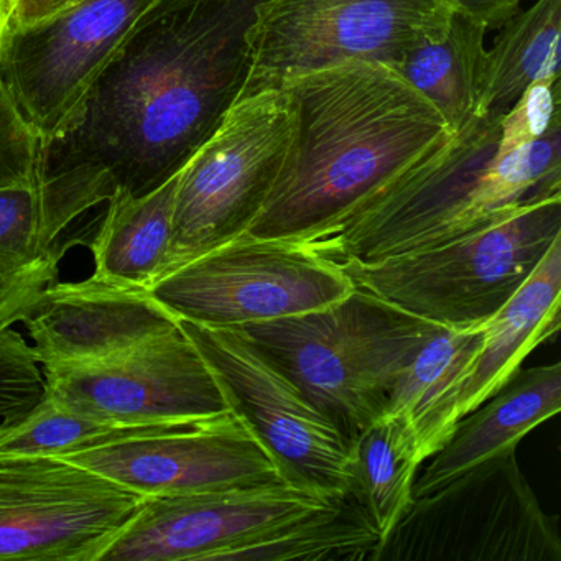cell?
<instances>
[{
	"label": "cell",
	"mask_w": 561,
	"mask_h": 561,
	"mask_svg": "<svg viewBox=\"0 0 561 561\" xmlns=\"http://www.w3.org/2000/svg\"><path fill=\"white\" fill-rule=\"evenodd\" d=\"M502 117L476 113L330 238L311 242L343 262H373L451 241L511 209L561 196L528 147H501Z\"/></svg>",
	"instance_id": "3957f363"
},
{
	"label": "cell",
	"mask_w": 561,
	"mask_h": 561,
	"mask_svg": "<svg viewBox=\"0 0 561 561\" xmlns=\"http://www.w3.org/2000/svg\"><path fill=\"white\" fill-rule=\"evenodd\" d=\"M280 90L290 139L249 228L254 238H330L451 137L433 104L386 65L346 61L291 78Z\"/></svg>",
	"instance_id": "7a4b0ae2"
},
{
	"label": "cell",
	"mask_w": 561,
	"mask_h": 561,
	"mask_svg": "<svg viewBox=\"0 0 561 561\" xmlns=\"http://www.w3.org/2000/svg\"><path fill=\"white\" fill-rule=\"evenodd\" d=\"M12 19V0H0V44Z\"/></svg>",
	"instance_id": "4dcf8cb0"
},
{
	"label": "cell",
	"mask_w": 561,
	"mask_h": 561,
	"mask_svg": "<svg viewBox=\"0 0 561 561\" xmlns=\"http://www.w3.org/2000/svg\"><path fill=\"white\" fill-rule=\"evenodd\" d=\"M353 494L380 538V547L413 502L419 442L407 416L386 413L351 439Z\"/></svg>",
	"instance_id": "44dd1931"
},
{
	"label": "cell",
	"mask_w": 561,
	"mask_h": 561,
	"mask_svg": "<svg viewBox=\"0 0 561 561\" xmlns=\"http://www.w3.org/2000/svg\"><path fill=\"white\" fill-rule=\"evenodd\" d=\"M45 374L31 344L12 327H0V423L12 422L37 405Z\"/></svg>",
	"instance_id": "484cf974"
},
{
	"label": "cell",
	"mask_w": 561,
	"mask_h": 561,
	"mask_svg": "<svg viewBox=\"0 0 561 561\" xmlns=\"http://www.w3.org/2000/svg\"><path fill=\"white\" fill-rule=\"evenodd\" d=\"M561 238V196L504 213L451 241L373 262H343L354 287L453 331L484 327Z\"/></svg>",
	"instance_id": "5b68a950"
},
{
	"label": "cell",
	"mask_w": 561,
	"mask_h": 561,
	"mask_svg": "<svg viewBox=\"0 0 561 561\" xmlns=\"http://www.w3.org/2000/svg\"><path fill=\"white\" fill-rule=\"evenodd\" d=\"M58 259L27 271L0 268V327L24 321L48 285L57 282Z\"/></svg>",
	"instance_id": "83f0119b"
},
{
	"label": "cell",
	"mask_w": 561,
	"mask_h": 561,
	"mask_svg": "<svg viewBox=\"0 0 561 561\" xmlns=\"http://www.w3.org/2000/svg\"><path fill=\"white\" fill-rule=\"evenodd\" d=\"M501 28L485 50L478 111L505 116L528 87L560 78L561 0H537Z\"/></svg>",
	"instance_id": "7402d4cb"
},
{
	"label": "cell",
	"mask_w": 561,
	"mask_h": 561,
	"mask_svg": "<svg viewBox=\"0 0 561 561\" xmlns=\"http://www.w3.org/2000/svg\"><path fill=\"white\" fill-rule=\"evenodd\" d=\"M561 238L517 294L485 323L484 341L453 393V425L497 392L531 351L560 333Z\"/></svg>",
	"instance_id": "ac0fdd59"
},
{
	"label": "cell",
	"mask_w": 561,
	"mask_h": 561,
	"mask_svg": "<svg viewBox=\"0 0 561 561\" xmlns=\"http://www.w3.org/2000/svg\"><path fill=\"white\" fill-rule=\"evenodd\" d=\"M484 333L485 324L466 331L439 328L405 367L390 393L387 413L410 420L423 461L435 455L451 433L453 393L482 346Z\"/></svg>",
	"instance_id": "ffe728a7"
},
{
	"label": "cell",
	"mask_w": 561,
	"mask_h": 561,
	"mask_svg": "<svg viewBox=\"0 0 561 561\" xmlns=\"http://www.w3.org/2000/svg\"><path fill=\"white\" fill-rule=\"evenodd\" d=\"M561 410V364L518 369L497 392L453 425L445 445L416 474L413 499L425 497L508 451Z\"/></svg>",
	"instance_id": "e0dca14e"
},
{
	"label": "cell",
	"mask_w": 561,
	"mask_h": 561,
	"mask_svg": "<svg viewBox=\"0 0 561 561\" xmlns=\"http://www.w3.org/2000/svg\"><path fill=\"white\" fill-rule=\"evenodd\" d=\"M179 175L144 196L114 193L91 242L94 277L150 288L159 277L172 234Z\"/></svg>",
	"instance_id": "d6986e66"
},
{
	"label": "cell",
	"mask_w": 561,
	"mask_h": 561,
	"mask_svg": "<svg viewBox=\"0 0 561 561\" xmlns=\"http://www.w3.org/2000/svg\"><path fill=\"white\" fill-rule=\"evenodd\" d=\"M288 139L284 91L241 98L229 110L179 173L172 234L157 280L249 231L277 182Z\"/></svg>",
	"instance_id": "8992f818"
},
{
	"label": "cell",
	"mask_w": 561,
	"mask_h": 561,
	"mask_svg": "<svg viewBox=\"0 0 561 561\" xmlns=\"http://www.w3.org/2000/svg\"><path fill=\"white\" fill-rule=\"evenodd\" d=\"M48 244L35 182L0 188V268L27 271L44 262L60 261Z\"/></svg>",
	"instance_id": "d4e9b609"
},
{
	"label": "cell",
	"mask_w": 561,
	"mask_h": 561,
	"mask_svg": "<svg viewBox=\"0 0 561 561\" xmlns=\"http://www.w3.org/2000/svg\"><path fill=\"white\" fill-rule=\"evenodd\" d=\"M64 459L144 497L287 482L271 453L232 412L159 435L117 439Z\"/></svg>",
	"instance_id": "9a60e30c"
},
{
	"label": "cell",
	"mask_w": 561,
	"mask_h": 561,
	"mask_svg": "<svg viewBox=\"0 0 561 561\" xmlns=\"http://www.w3.org/2000/svg\"><path fill=\"white\" fill-rule=\"evenodd\" d=\"M190 423L126 426L100 422L42 397L12 422L0 423V455L64 456L133 436L159 435Z\"/></svg>",
	"instance_id": "cb8c5ba5"
},
{
	"label": "cell",
	"mask_w": 561,
	"mask_h": 561,
	"mask_svg": "<svg viewBox=\"0 0 561 561\" xmlns=\"http://www.w3.org/2000/svg\"><path fill=\"white\" fill-rule=\"evenodd\" d=\"M265 0H157L64 126L38 140L48 244L114 193L144 196L182 172L241 100Z\"/></svg>",
	"instance_id": "6da1fadb"
},
{
	"label": "cell",
	"mask_w": 561,
	"mask_h": 561,
	"mask_svg": "<svg viewBox=\"0 0 561 561\" xmlns=\"http://www.w3.org/2000/svg\"><path fill=\"white\" fill-rule=\"evenodd\" d=\"M453 11L461 12L474 19L485 28H501L508 19L514 18L522 0H443Z\"/></svg>",
	"instance_id": "f1b7e54d"
},
{
	"label": "cell",
	"mask_w": 561,
	"mask_h": 561,
	"mask_svg": "<svg viewBox=\"0 0 561 561\" xmlns=\"http://www.w3.org/2000/svg\"><path fill=\"white\" fill-rule=\"evenodd\" d=\"M343 265L311 242L245 234L149 288L176 320L242 328L330 307L354 290Z\"/></svg>",
	"instance_id": "9c48e42d"
},
{
	"label": "cell",
	"mask_w": 561,
	"mask_h": 561,
	"mask_svg": "<svg viewBox=\"0 0 561 561\" xmlns=\"http://www.w3.org/2000/svg\"><path fill=\"white\" fill-rule=\"evenodd\" d=\"M343 501L287 482L146 497L100 561H239L249 548Z\"/></svg>",
	"instance_id": "7c38bea8"
},
{
	"label": "cell",
	"mask_w": 561,
	"mask_h": 561,
	"mask_svg": "<svg viewBox=\"0 0 561 561\" xmlns=\"http://www.w3.org/2000/svg\"><path fill=\"white\" fill-rule=\"evenodd\" d=\"M376 561H561L558 518L508 451L413 499Z\"/></svg>",
	"instance_id": "ba28073f"
},
{
	"label": "cell",
	"mask_w": 561,
	"mask_h": 561,
	"mask_svg": "<svg viewBox=\"0 0 561 561\" xmlns=\"http://www.w3.org/2000/svg\"><path fill=\"white\" fill-rule=\"evenodd\" d=\"M485 32L474 19L453 11L445 34L413 48L396 68L442 114L451 134L478 113Z\"/></svg>",
	"instance_id": "603a6c76"
},
{
	"label": "cell",
	"mask_w": 561,
	"mask_h": 561,
	"mask_svg": "<svg viewBox=\"0 0 561 561\" xmlns=\"http://www.w3.org/2000/svg\"><path fill=\"white\" fill-rule=\"evenodd\" d=\"M38 137L0 84V188L35 182Z\"/></svg>",
	"instance_id": "4316f807"
},
{
	"label": "cell",
	"mask_w": 561,
	"mask_h": 561,
	"mask_svg": "<svg viewBox=\"0 0 561 561\" xmlns=\"http://www.w3.org/2000/svg\"><path fill=\"white\" fill-rule=\"evenodd\" d=\"M144 501L58 456L0 455V560L100 561Z\"/></svg>",
	"instance_id": "8fae6325"
},
{
	"label": "cell",
	"mask_w": 561,
	"mask_h": 561,
	"mask_svg": "<svg viewBox=\"0 0 561 561\" xmlns=\"http://www.w3.org/2000/svg\"><path fill=\"white\" fill-rule=\"evenodd\" d=\"M215 374L229 410L257 436L285 481L327 497L353 494L350 439L242 328L179 320Z\"/></svg>",
	"instance_id": "30bf717a"
},
{
	"label": "cell",
	"mask_w": 561,
	"mask_h": 561,
	"mask_svg": "<svg viewBox=\"0 0 561 561\" xmlns=\"http://www.w3.org/2000/svg\"><path fill=\"white\" fill-rule=\"evenodd\" d=\"M451 14L443 0H265L249 35L241 98L346 61L396 70L413 48L442 37Z\"/></svg>",
	"instance_id": "52a82bcc"
},
{
	"label": "cell",
	"mask_w": 561,
	"mask_h": 561,
	"mask_svg": "<svg viewBox=\"0 0 561 561\" xmlns=\"http://www.w3.org/2000/svg\"><path fill=\"white\" fill-rule=\"evenodd\" d=\"M157 0H80L31 25L9 24L0 84L38 140L54 136Z\"/></svg>",
	"instance_id": "4fadbf2b"
},
{
	"label": "cell",
	"mask_w": 561,
	"mask_h": 561,
	"mask_svg": "<svg viewBox=\"0 0 561 561\" xmlns=\"http://www.w3.org/2000/svg\"><path fill=\"white\" fill-rule=\"evenodd\" d=\"M22 323L34 341L35 359L44 367L106 359L179 327L175 314L149 288L94 275L48 285Z\"/></svg>",
	"instance_id": "2e32d148"
},
{
	"label": "cell",
	"mask_w": 561,
	"mask_h": 561,
	"mask_svg": "<svg viewBox=\"0 0 561 561\" xmlns=\"http://www.w3.org/2000/svg\"><path fill=\"white\" fill-rule=\"evenodd\" d=\"M45 396L100 422L142 426L202 422L231 412L215 374L180 330L77 366L44 367Z\"/></svg>",
	"instance_id": "5bb4252c"
},
{
	"label": "cell",
	"mask_w": 561,
	"mask_h": 561,
	"mask_svg": "<svg viewBox=\"0 0 561 561\" xmlns=\"http://www.w3.org/2000/svg\"><path fill=\"white\" fill-rule=\"evenodd\" d=\"M80 0H12V25H31L51 18Z\"/></svg>",
	"instance_id": "f546056e"
},
{
	"label": "cell",
	"mask_w": 561,
	"mask_h": 561,
	"mask_svg": "<svg viewBox=\"0 0 561 561\" xmlns=\"http://www.w3.org/2000/svg\"><path fill=\"white\" fill-rule=\"evenodd\" d=\"M439 328L354 288L330 307L242 330L351 443L389 412L397 380Z\"/></svg>",
	"instance_id": "277c9868"
}]
</instances>
